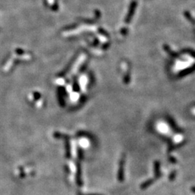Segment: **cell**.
<instances>
[{
  "instance_id": "obj_11",
  "label": "cell",
  "mask_w": 195,
  "mask_h": 195,
  "mask_svg": "<svg viewBox=\"0 0 195 195\" xmlns=\"http://www.w3.org/2000/svg\"><path fill=\"white\" fill-rule=\"evenodd\" d=\"M79 195H103V194H80Z\"/></svg>"
},
{
  "instance_id": "obj_8",
  "label": "cell",
  "mask_w": 195,
  "mask_h": 195,
  "mask_svg": "<svg viewBox=\"0 0 195 195\" xmlns=\"http://www.w3.org/2000/svg\"><path fill=\"white\" fill-rule=\"evenodd\" d=\"M54 137H55L56 138L64 139V140H68L69 139V137L68 136L64 135V134H60V133H55V134H54Z\"/></svg>"
},
{
  "instance_id": "obj_1",
  "label": "cell",
  "mask_w": 195,
  "mask_h": 195,
  "mask_svg": "<svg viewBox=\"0 0 195 195\" xmlns=\"http://www.w3.org/2000/svg\"><path fill=\"white\" fill-rule=\"evenodd\" d=\"M124 165H125V155H123L119 162V168L118 171V180L119 182H124Z\"/></svg>"
},
{
  "instance_id": "obj_5",
  "label": "cell",
  "mask_w": 195,
  "mask_h": 195,
  "mask_svg": "<svg viewBox=\"0 0 195 195\" xmlns=\"http://www.w3.org/2000/svg\"><path fill=\"white\" fill-rule=\"evenodd\" d=\"M185 143H186V141H183V142H182L179 143V144H171V145H170L169 148H168V152H171V151L174 150H176V149H178V148H181V147H182V146L184 145Z\"/></svg>"
},
{
  "instance_id": "obj_12",
  "label": "cell",
  "mask_w": 195,
  "mask_h": 195,
  "mask_svg": "<svg viewBox=\"0 0 195 195\" xmlns=\"http://www.w3.org/2000/svg\"><path fill=\"white\" fill-rule=\"evenodd\" d=\"M191 191L195 194V186H192V187H191Z\"/></svg>"
},
{
  "instance_id": "obj_4",
  "label": "cell",
  "mask_w": 195,
  "mask_h": 195,
  "mask_svg": "<svg viewBox=\"0 0 195 195\" xmlns=\"http://www.w3.org/2000/svg\"><path fill=\"white\" fill-rule=\"evenodd\" d=\"M154 182H155V179H150L148 180L145 181V182H144L140 185V189H142V190L148 189L149 186H150L154 183Z\"/></svg>"
},
{
  "instance_id": "obj_6",
  "label": "cell",
  "mask_w": 195,
  "mask_h": 195,
  "mask_svg": "<svg viewBox=\"0 0 195 195\" xmlns=\"http://www.w3.org/2000/svg\"><path fill=\"white\" fill-rule=\"evenodd\" d=\"M65 148H66V157L67 158H71V147L68 140H66L65 142Z\"/></svg>"
},
{
  "instance_id": "obj_7",
  "label": "cell",
  "mask_w": 195,
  "mask_h": 195,
  "mask_svg": "<svg viewBox=\"0 0 195 195\" xmlns=\"http://www.w3.org/2000/svg\"><path fill=\"white\" fill-rule=\"evenodd\" d=\"M176 175H177V171H176V170H173V171H172L170 173L169 176H168V179H169L170 182H173V181L176 179Z\"/></svg>"
},
{
  "instance_id": "obj_2",
  "label": "cell",
  "mask_w": 195,
  "mask_h": 195,
  "mask_svg": "<svg viewBox=\"0 0 195 195\" xmlns=\"http://www.w3.org/2000/svg\"><path fill=\"white\" fill-rule=\"evenodd\" d=\"M76 182L78 186H82L83 185V182L82 181V168H81L80 163H77V173H76Z\"/></svg>"
},
{
  "instance_id": "obj_3",
  "label": "cell",
  "mask_w": 195,
  "mask_h": 195,
  "mask_svg": "<svg viewBox=\"0 0 195 195\" xmlns=\"http://www.w3.org/2000/svg\"><path fill=\"white\" fill-rule=\"evenodd\" d=\"M154 173H155V179H159L162 174L161 172V163L158 161L154 162Z\"/></svg>"
},
{
  "instance_id": "obj_10",
  "label": "cell",
  "mask_w": 195,
  "mask_h": 195,
  "mask_svg": "<svg viewBox=\"0 0 195 195\" xmlns=\"http://www.w3.org/2000/svg\"><path fill=\"white\" fill-rule=\"evenodd\" d=\"M78 158H79L80 161H81L83 158V152L81 149L78 150Z\"/></svg>"
},
{
  "instance_id": "obj_9",
  "label": "cell",
  "mask_w": 195,
  "mask_h": 195,
  "mask_svg": "<svg viewBox=\"0 0 195 195\" xmlns=\"http://www.w3.org/2000/svg\"><path fill=\"white\" fill-rule=\"evenodd\" d=\"M168 160H169V161L171 163H173V164H176L177 163V159H176L175 157H173V156H172V155H168Z\"/></svg>"
}]
</instances>
